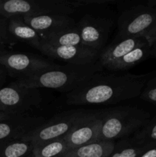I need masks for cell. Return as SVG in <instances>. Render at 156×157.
<instances>
[{
    "mask_svg": "<svg viewBox=\"0 0 156 157\" xmlns=\"http://www.w3.org/2000/svg\"><path fill=\"white\" fill-rule=\"evenodd\" d=\"M102 69L99 62L87 65H57L28 78L18 80L15 85L29 88L55 89L69 93Z\"/></svg>",
    "mask_w": 156,
    "mask_h": 157,
    "instance_id": "cell-2",
    "label": "cell"
},
{
    "mask_svg": "<svg viewBox=\"0 0 156 157\" xmlns=\"http://www.w3.org/2000/svg\"><path fill=\"white\" fill-rule=\"evenodd\" d=\"M41 44L52 46H82L80 34L76 25L70 29L51 32L41 37Z\"/></svg>",
    "mask_w": 156,
    "mask_h": 157,
    "instance_id": "cell-14",
    "label": "cell"
},
{
    "mask_svg": "<svg viewBox=\"0 0 156 157\" xmlns=\"http://www.w3.org/2000/svg\"><path fill=\"white\" fill-rule=\"evenodd\" d=\"M145 55V50L143 45L136 48L127 55H124L118 61L113 63L107 69L111 71L126 70L142 61Z\"/></svg>",
    "mask_w": 156,
    "mask_h": 157,
    "instance_id": "cell-19",
    "label": "cell"
},
{
    "mask_svg": "<svg viewBox=\"0 0 156 157\" xmlns=\"http://www.w3.org/2000/svg\"><path fill=\"white\" fill-rule=\"evenodd\" d=\"M76 25L83 45L99 51L108 39L113 21L108 18L87 15Z\"/></svg>",
    "mask_w": 156,
    "mask_h": 157,
    "instance_id": "cell-8",
    "label": "cell"
},
{
    "mask_svg": "<svg viewBox=\"0 0 156 157\" xmlns=\"http://www.w3.org/2000/svg\"><path fill=\"white\" fill-rule=\"evenodd\" d=\"M2 61L12 74L19 77V79L28 78L57 66L54 63L34 54H12L4 57Z\"/></svg>",
    "mask_w": 156,
    "mask_h": 157,
    "instance_id": "cell-10",
    "label": "cell"
},
{
    "mask_svg": "<svg viewBox=\"0 0 156 157\" xmlns=\"http://www.w3.org/2000/svg\"><path fill=\"white\" fill-rule=\"evenodd\" d=\"M114 0H79L76 2H69L73 8L90 7V6H100V5L110 4Z\"/></svg>",
    "mask_w": 156,
    "mask_h": 157,
    "instance_id": "cell-22",
    "label": "cell"
},
{
    "mask_svg": "<svg viewBox=\"0 0 156 157\" xmlns=\"http://www.w3.org/2000/svg\"><path fill=\"white\" fill-rule=\"evenodd\" d=\"M145 139L156 140V124H154L151 128H148L145 131L136 134V136L132 140L136 144H139L141 143H143L145 140Z\"/></svg>",
    "mask_w": 156,
    "mask_h": 157,
    "instance_id": "cell-21",
    "label": "cell"
},
{
    "mask_svg": "<svg viewBox=\"0 0 156 157\" xmlns=\"http://www.w3.org/2000/svg\"><path fill=\"white\" fill-rule=\"evenodd\" d=\"M154 21L153 13L142 7L124 11L118 20V39L141 37Z\"/></svg>",
    "mask_w": 156,
    "mask_h": 157,
    "instance_id": "cell-9",
    "label": "cell"
},
{
    "mask_svg": "<svg viewBox=\"0 0 156 157\" xmlns=\"http://www.w3.org/2000/svg\"><path fill=\"white\" fill-rule=\"evenodd\" d=\"M145 98L149 101L156 102V87L149 89L148 91L145 92Z\"/></svg>",
    "mask_w": 156,
    "mask_h": 157,
    "instance_id": "cell-23",
    "label": "cell"
},
{
    "mask_svg": "<svg viewBox=\"0 0 156 157\" xmlns=\"http://www.w3.org/2000/svg\"><path fill=\"white\" fill-rule=\"evenodd\" d=\"M102 127L98 140L115 141L130 135L142 126L145 113L134 107H113L101 110Z\"/></svg>",
    "mask_w": 156,
    "mask_h": 157,
    "instance_id": "cell-3",
    "label": "cell"
},
{
    "mask_svg": "<svg viewBox=\"0 0 156 157\" xmlns=\"http://www.w3.org/2000/svg\"><path fill=\"white\" fill-rule=\"evenodd\" d=\"M144 84L142 76L95 74L87 81L67 94L70 105H107L136 98Z\"/></svg>",
    "mask_w": 156,
    "mask_h": 157,
    "instance_id": "cell-1",
    "label": "cell"
},
{
    "mask_svg": "<svg viewBox=\"0 0 156 157\" xmlns=\"http://www.w3.org/2000/svg\"><path fill=\"white\" fill-rule=\"evenodd\" d=\"M39 51L50 58L75 65L95 64L99 55L98 51L84 45L52 46L42 43Z\"/></svg>",
    "mask_w": 156,
    "mask_h": 157,
    "instance_id": "cell-11",
    "label": "cell"
},
{
    "mask_svg": "<svg viewBox=\"0 0 156 157\" xmlns=\"http://www.w3.org/2000/svg\"><path fill=\"white\" fill-rule=\"evenodd\" d=\"M42 101L39 89L15 85L0 90V103L18 115L38 107Z\"/></svg>",
    "mask_w": 156,
    "mask_h": 157,
    "instance_id": "cell-7",
    "label": "cell"
},
{
    "mask_svg": "<svg viewBox=\"0 0 156 157\" xmlns=\"http://www.w3.org/2000/svg\"><path fill=\"white\" fill-rule=\"evenodd\" d=\"M138 157H156V148H151L142 152Z\"/></svg>",
    "mask_w": 156,
    "mask_h": 157,
    "instance_id": "cell-24",
    "label": "cell"
},
{
    "mask_svg": "<svg viewBox=\"0 0 156 157\" xmlns=\"http://www.w3.org/2000/svg\"><path fill=\"white\" fill-rule=\"evenodd\" d=\"M69 151L64 137L34 145L32 157H62Z\"/></svg>",
    "mask_w": 156,
    "mask_h": 157,
    "instance_id": "cell-17",
    "label": "cell"
},
{
    "mask_svg": "<svg viewBox=\"0 0 156 157\" xmlns=\"http://www.w3.org/2000/svg\"><path fill=\"white\" fill-rule=\"evenodd\" d=\"M22 18L28 25L39 34L41 38L51 32L70 29L76 25L73 18L64 14H47Z\"/></svg>",
    "mask_w": 156,
    "mask_h": 157,
    "instance_id": "cell-12",
    "label": "cell"
},
{
    "mask_svg": "<svg viewBox=\"0 0 156 157\" xmlns=\"http://www.w3.org/2000/svg\"><path fill=\"white\" fill-rule=\"evenodd\" d=\"M34 144L22 139L13 140L3 149L0 157H29L32 154Z\"/></svg>",
    "mask_w": 156,
    "mask_h": 157,
    "instance_id": "cell-18",
    "label": "cell"
},
{
    "mask_svg": "<svg viewBox=\"0 0 156 157\" xmlns=\"http://www.w3.org/2000/svg\"><path fill=\"white\" fill-rule=\"evenodd\" d=\"M101 127V110L90 111L64 136L69 151L98 141Z\"/></svg>",
    "mask_w": 156,
    "mask_h": 157,
    "instance_id": "cell-6",
    "label": "cell"
},
{
    "mask_svg": "<svg viewBox=\"0 0 156 157\" xmlns=\"http://www.w3.org/2000/svg\"><path fill=\"white\" fill-rule=\"evenodd\" d=\"M144 148L132 140H123L115 144L113 151L108 157H138Z\"/></svg>",
    "mask_w": 156,
    "mask_h": 157,
    "instance_id": "cell-20",
    "label": "cell"
},
{
    "mask_svg": "<svg viewBox=\"0 0 156 157\" xmlns=\"http://www.w3.org/2000/svg\"><path fill=\"white\" fill-rule=\"evenodd\" d=\"M75 8L66 0H9L1 6L2 12L12 17L38 16L47 14L69 15Z\"/></svg>",
    "mask_w": 156,
    "mask_h": 157,
    "instance_id": "cell-5",
    "label": "cell"
},
{
    "mask_svg": "<svg viewBox=\"0 0 156 157\" xmlns=\"http://www.w3.org/2000/svg\"><path fill=\"white\" fill-rule=\"evenodd\" d=\"M115 144L114 141L98 140L70 150L62 157H108Z\"/></svg>",
    "mask_w": 156,
    "mask_h": 157,
    "instance_id": "cell-15",
    "label": "cell"
},
{
    "mask_svg": "<svg viewBox=\"0 0 156 157\" xmlns=\"http://www.w3.org/2000/svg\"><path fill=\"white\" fill-rule=\"evenodd\" d=\"M90 112L86 110H70L63 112L29 132L21 139L30 141L35 145L64 137Z\"/></svg>",
    "mask_w": 156,
    "mask_h": 157,
    "instance_id": "cell-4",
    "label": "cell"
},
{
    "mask_svg": "<svg viewBox=\"0 0 156 157\" xmlns=\"http://www.w3.org/2000/svg\"><path fill=\"white\" fill-rule=\"evenodd\" d=\"M29 157H32V154H31V156H29Z\"/></svg>",
    "mask_w": 156,
    "mask_h": 157,
    "instance_id": "cell-25",
    "label": "cell"
},
{
    "mask_svg": "<svg viewBox=\"0 0 156 157\" xmlns=\"http://www.w3.org/2000/svg\"><path fill=\"white\" fill-rule=\"evenodd\" d=\"M10 32L17 38L25 41L34 48L40 50L41 38L39 34L28 25L22 17H13L10 23Z\"/></svg>",
    "mask_w": 156,
    "mask_h": 157,
    "instance_id": "cell-16",
    "label": "cell"
},
{
    "mask_svg": "<svg viewBox=\"0 0 156 157\" xmlns=\"http://www.w3.org/2000/svg\"><path fill=\"white\" fill-rule=\"evenodd\" d=\"M142 45L144 44L140 41L139 37L120 39L118 42L113 43L102 51L99 55V63L102 67L108 68L119 58Z\"/></svg>",
    "mask_w": 156,
    "mask_h": 157,
    "instance_id": "cell-13",
    "label": "cell"
}]
</instances>
